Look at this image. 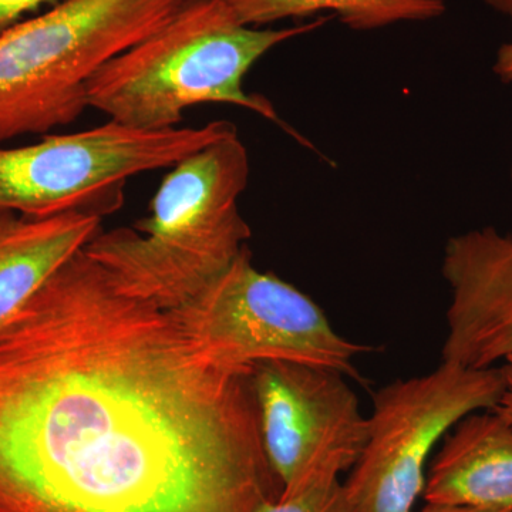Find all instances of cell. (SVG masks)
<instances>
[{"instance_id":"cell-1","label":"cell","mask_w":512,"mask_h":512,"mask_svg":"<svg viewBox=\"0 0 512 512\" xmlns=\"http://www.w3.org/2000/svg\"><path fill=\"white\" fill-rule=\"evenodd\" d=\"M252 370V369H251ZM251 370L77 252L0 325V512H255Z\"/></svg>"},{"instance_id":"cell-2","label":"cell","mask_w":512,"mask_h":512,"mask_svg":"<svg viewBox=\"0 0 512 512\" xmlns=\"http://www.w3.org/2000/svg\"><path fill=\"white\" fill-rule=\"evenodd\" d=\"M335 19L319 16L284 29L241 25L222 0H185L156 32L113 57L87 87L89 109L138 130L180 127L198 104H232L295 134L271 101L245 92L244 79L274 47Z\"/></svg>"},{"instance_id":"cell-3","label":"cell","mask_w":512,"mask_h":512,"mask_svg":"<svg viewBox=\"0 0 512 512\" xmlns=\"http://www.w3.org/2000/svg\"><path fill=\"white\" fill-rule=\"evenodd\" d=\"M134 227L99 232L84 252L137 298L175 311L247 247L251 228L239 211L251 164L238 134L168 168Z\"/></svg>"},{"instance_id":"cell-4","label":"cell","mask_w":512,"mask_h":512,"mask_svg":"<svg viewBox=\"0 0 512 512\" xmlns=\"http://www.w3.org/2000/svg\"><path fill=\"white\" fill-rule=\"evenodd\" d=\"M185 0H64L0 35V147L69 126L109 60L156 32Z\"/></svg>"},{"instance_id":"cell-5","label":"cell","mask_w":512,"mask_h":512,"mask_svg":"<svg viewBox=\"0 0 512 512\" xmlns=\"http://www.w3.org/2000/svg\"><path fill=\"white\" fill-rule=\"evenodd\" d=\"M234 134L238 128L227 120L161 131L109 120L29 146L0 147V212L28 218L72 211L104 215L119 207L130 178L174 167Z\"/></svg>"},{"instance_id":"cell-6","label":"cell","mask_w":512,"mask_h":512,"mask_svg":"<svg viewBox=\"0 0 512 512\" xmlns=\"http://www.w3.org/2000/svg\"><path fill=\"white\" fill-rule=\"evenodd\" d=\"M173 312L204 356L222 369L251 370L279 360L330 367L362 382L355 360L373 350L339 335L306 293L256 269L248 247Z\"/></svg>"},{"instance_id":"cell-7","label":"cell","mask_w":512,"mask_h":512,"mask_svg":"<svg viewBox=\"0 0 512 512\" xmlns=\"http://www.w3.org/2000/svg\"><path fill=\"white\" fill-rule=\"evenodd\" d=\"M503 392L501 366L443 360L427 375L377 390L365 450L343 483L352 512H413L433 448L468 414L494 410Z\"/></svg>"},{"instance_id":"cell-8","label":"cell","mask_w":512,"mask_h":512,"mask_svg":"<svg viewBox=\"0 0 512 512\" xmlns=\"http://www.w3.org/2000/svg\"><path fill=\"white\" fill-rule=\"evenodd\" d=\"M346 379L309 363L276 360L252 367L262 446L282 485L281 500L338 481L362 456L369 420Z\"/></svg>"},{"instance_id":"cell-9","label":"cell","mask_w":512,"mask_h":512,"mask_svg":"<svg viewBox=\"0 0 512 512\" xmlns=\"http://www.w3.org/2000/svg\"><path fill=\"white\" fill-rule=\"evenodd\" d=\"M441 274L451 292L441 360L503 363L512 356V235L484 227L448 239Z\"/></svg>"},{"instance_id":"cell-10","label":"cell","mask_w":512,"mask_h":512,"mask_svg":"<svg viewBox=\"0 0 512 512\" xmlns=\"http://www.w3.org/2000/svg\"><path fill=\"white\" fill-rule=\"evenodd\" d=\"M424 507L512 512V426L493 410L471 413L443 439L424 483Z\"/></svg>"},{"instance_id":"cell-11","label":"cell","mask_w":512,"mask_h":512,"mask_svg":"<svg viewBox=\"0 0 512 512\" xmlns=\"http://www.w3.org/2000/svg\"><path fill=\"white\" fill-rule=\"evenodd\" d=\"M101 218L94 211L47 218L0 212V325L99 234Z\"/></svg>"},{"instance_id":"cell-12","label":"cell","mask_w":512,"mask_h":512,"mask_svg":"<svg viewBox=\"0 0 512 512\" xmlns=\"http://www.w3.org/2000/svg\"><path fill=\"white\" fill-rule=\"evenodd\" d=\"M241 25L249 28L285 19L330 12L356 32L402 22H429L446 13L448 0H222Z\"/></svg>"},{"instance_id":"cell-13","label":"cell","mask_w":512,"mask_h":512,"mask_svg":"<svg viewBox=\"0 0 512 512\" xmlns=\"http://www.w3.org/2000/svg\"><path fill=\"white\" fill-rule=\"evenodd\" d=\"M255 512H352L342 481L318 485L286 500H266Z\"/></svg>"},{"instance_id":"cell-14","label":"cell","mask_w":512,"mask_h":512,"mask_svg":"<svg viewBox=\"0 0 512 512\" xmlns=\"http://www.w3.org/2000/svg\"><path fill=\"white\" fill-rule=\"evenodd\" d=\"M64 0H0V35L22 22L23 16L45 5H59Z\"/></svg>"},{"instance_id":"cell-15","label":"cell","mask_w":512,"mask_h":512,"mask_svg":"<svg viewBox=\"0 0 512 512\" xmlns=\"http://www.w3.org/2000/svg\"><path fill=\"white\" fill-rule=\"evenodd\" d=\"M501 370L504 376V392L493 412L503 417L512 426V356L504 360Z\"/></svg>"},{"instance_id":"cell-16","label":"cell","mask_w":512,"mask_h":512,"mask_svg":"<svg viewBox=\"0 0 512 512\" xmlns=\"http://www.w3.org/2000/svg\"><path fill=\"white\" fill-rule=\"evenodd\" d=\"M493 72L501 82L512 83V42L504 43L497 50Z\"/></svg>"},{"instance_id":"cell-17","label":"cell","mask_w":512,"mask_h":512,"mask_svg":"<svg viewBox=\"0 0 512 512\" xmlns=\"http://www.w3.org/2000/svg\"><path fill=\"white\" fill-rule=\"evenodd\" d=\"M483 2L488 8L500 13L512 23V0H483Z\"/></svg>"},{"instance_id":"cell-18","label":"cell","mask_w":512,"mask_h":512,"mask_svg":"<svg viewBox=\"0 0 512 512\" xmlns=\"http://www.w3.org/2000/svg\"><path fill=\"white\" fill-rule=\"evenodd\" d=\"M511 178H512V164H511Z\"/></svg>"}]
</instances>
